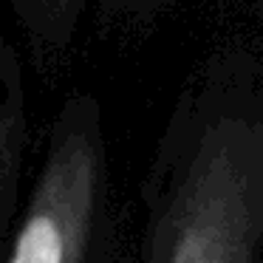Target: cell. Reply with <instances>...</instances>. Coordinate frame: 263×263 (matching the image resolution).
Instances as JSON below:
<instances>
[{
  "instance_id": "6da1fadb",
  "label": "cell",
  "mask_w": 263,
  "mask_h": 263,
  "mask_svg": "<svg viewBox=\"0 0 263 263\" xmlns=\"http://www.w3.org/2000/svg\"><path fill=\"white\" fill-rule=\"evenodd\" d=\"M263 125L223 116L201 133L156 223L150 263H257Z\"/></svg>"
},
{
  "instance_id": "7a4b0ae2",
  "label": "cell",
  "mask_w": 263,
  "mask_h": 263,
  "mask_svg": "<svg viewBox=\"0 0 263 263\" xmlns=\"http://www.w3.org/2000/svg\"><path fill=\"white\" fill-rule=\"evenodd\" d=\"M99 190V125L82 102H71L48 147L9 263H85Z\"/></svg>"
}]
</instances>
